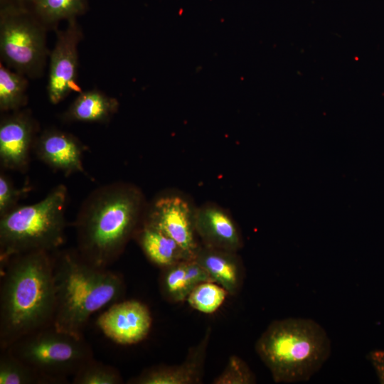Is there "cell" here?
Segmentation results:
<instances>
[{
  "mask_svg": "<svg viewBox=\"0 0 384 384\" xmlns=\"http://www.w3.org/2000/svg\"><path fill=\"white\" fill-rule=\"evenodd\" d=\"M256 377L247 363L238 356H230L223 370L213 380V384H253Z\"/></svg>",
  "mask_w": 384,
  "mask_h": 384,
  "instance_id": "24",
  "label": "cell"
},
{
  "mask_svg": "<svg viewBox=\"0 0 384 384\" xmlns=\"http://www.w3.org/2000/svg\"><path fill=\"white\" fill-rule=\"evenodd\" d=\"M75 20H70L66 29L58 32L50 55L48 95L54 105L79 88L76 82L78 44L82 33Z\"/></svg>",
  "mask_w": 384,
  "mask_h": 384,
  "instance_id": "9",
  "label": "cell"
},
{
  "mask_svg": "<svg viewBox=\"0 0 384 384\" xmlns=\"http://www.w3.org/2000/svg\"><path fill=\"white\" fill-rule=\"evenodd\" d=\"M0 384L53 383L49 378L16 357L8 349H1Z\"/></svg>",
  "mask_w": 384,
  "mask_h": 384,
  "instance_id": "18",
  "label": "cell"
},
{
  "mask_svg": "<svg viewBox=\"0 0 384 384\" xmlns=\"http://www.w3.org/2000/svg\"><path fill=\"white\" fill-rule=\"evenodd\" d=\"M83 144L73 134L48 129L37 136L33 152L42 162L65 176L84 172Z\"/></svg>",
  "mask_w": 384,
  "mask_h": 384,
  "instance_id": "12",
  "label": "cell"
},
{
  "mask_svg": "<svg viewBox=\"0 0 384 384\" xmlns=\"http://www.w3.org/2000/svg\"><path fill=\"white\" fill-rule=\"evenodd\" d=\"M208 328L201 341L190 349L185 361L176 366H158L131 378L130 384H196L203 378L206 350L210 337Z\"/></svg>",
  "mask_w": 384,
  "mask_h": 384,
  "instance_id": "13",
  "label": "cell"
},
{
  "mask_svg": "<svg viewBox=\"0 0 384 384\" xmlns=\"http://www.w3.org/2000/svg\"><path fill=\"white\" fill-rule=\"evenodd\" d=\"M30 191L31 188L28 186L17 188L11 178L1 171L0 173V217L18 206L19 201Z\"/></svg>",
  "mask_w": 384,
  "mask_h": 384,
  "instance_id": "25",
  "label": "cell"
},
{
  "mask_svg": "<svg viewBox=\"0 0 384 384\" xmlns=\"http://www.w3.org/2000/svg\"><path fill=\"white\" fill-rule=\"evenodd\" d=\"M184 261L162 269L161 290L164 297L172 302L186 301L193 289L186 276Z\"/></svg>",
  "mask_w": 384,
  "mask_h": 384,
  "instance_id": "21",
  "label": "cell"
},
{
  "mask_svg": "<svg viewBox=\"0 0 384 384\" xmlns=\"http://www.w3.org/2000/svg\"><path fill=\"white\" fill-rule=\"evenodd\" d=\"M36 124L26 112H15L0 122V163L3 169L25 172L37 137Z\"/></svg>",
  "mask_w": 384,
  "mask_h": 384,
  "instance_id": "11",
  "label": "cell"
},
{
  "mask_svg": "<svg viewBox=\"0 0 384 384\" xmlns=\"http://www.w3.org/2000/svg\"><path fill=\"white\" fill-rule=\"evenodd\" d=\"M117 99L95 90L82 92L63 114L66 122H106L117 111Z\"/></svg>",
  "mask_w": 384,
  "mask_h": 384,
  "instance_id": "17",
  "label": "cell"
},
{
  "mask_svg": "<svg viewBox=\"0 0 384 384\" xmlns=\"http://www.w3.org/2000/svg\"><path fill=\"white\" fill-rule=\"evenodd\" d=\"M67 198L66 186L58 184L40 201L0 217V264L18 254L58 250L65 241Z\"/></svg>",
  "mask_w": 384,
  "mask_h": 384,
  "instance_id": "5",
  "label": "cell"
},
{
  "mask_svg": "<svg viewBox=\"0 0 384 384\" xmlns=\"http://www.w3.org/2000/svg\"><path fill=\"white\" fill-rule=\"evenodd\" d=\"M134 236L148 260L161 269L191 259L174 239L152 227L141 223Z\"/></svg>",
  "mask_w": 384,
  "mask_h": 384,
  "instance_id": "16",
  "label": "cell"
},
{
  "mask_svg": "<svg viewBox=\"0 0 384 384\" xmlns=\"http://www.w3.org/2000/svg\"><path fill=\"white\" fill-rule=\"evenodd\" d=\"M0 348L53 325L55 289L53 252L34 251L0 264Z\"/></svg>",
  "mask_w": 384,
  "mask_h": 384,
  "instance_id": "1",
  "label": "cell"
},
{
  "mask_svg": "<svg viewBox=\"0 0 384 384\" xmlns=\"http://www.w3.org/2000/svg\"><path fill=\"white\" fill-rule=\"evenodd\" d=\"M55 289L53 326L83 337L90 318L110 304L118 302L124 291L120 274L86 261L77 249L53 252Z\"/></svg>",
  "mask_w": 384,
  "mask_h": 384,
  "instance_id": "3",
  "label": "cell"
},
{
  "mask_svg": "<svg viewBox=\"0 0 384 384\" xmlns=\"http://www.w3.org/2000/svg\"><path fill=\"white\" fill-rule=\"evenodd\" d=\"M195 228L202 245L237 252L242 238L235 221L221 208L206 204L195 210Z\"/></svg>",
  "mask_w": 384,
  "mask_h": 384,
  "instance_id": "14",
  "label": "cell"
},
{
  "mask_svg": "<svg viewBox=\"0 0 384 384\" xmlns=\"http://www.w3.org/2000/svg\"><path fill=\"white\" fill-rule=\"evenodd\" d=\"M72 381L74 384H120L123 379L115 368L93 358L77 371Z\"/></svg>",
  "mask_w": 384,
  "mask_h": 384,
  "instance_id": "23",
  "label": "cell"
},
{
  "mask_svg": "<svg viewBox=\"0 0 384 384\" xmlns=\"http://www.w3.org/2000/svg\"><path fill=\"white\" fill-rule=\"evenodd\" d=\"M151 324L148 306L135 299L112 304L97 320V325L105 336L120 345L141 342L148 336Z\"/></svg>",
  "mask_w": 384,
  "mask_h": 384,
  "instance_id": "10",
  "label": "cell"
},
{
  "mask_svg": "<svg viewBox=\"0 0 384 384\" xmlns=\"http://www.w3.org/2000/svg\"><path fill=\"white\" fill-rule=\"evenodd\" d=\"M195 210L180 196H160L146 206L141 223L174 239L193 259L200 246L195 228Z\"/></svg>",
  "mask_w": 384,
  "mask_h": 384,
  "instance_id": "8",
  "label": "cell"
},
{
  "mask_svg": "<svg viewBox=\"0 0 384 384\" xmlns=\"http://www.w3.org/2000/svg\"><path fill=\"white\" fill-rule=\"evenodd\" d=\"M26 80L23 75L0 66V109L17 111L26 102Z\"/></svg>",
  "mask_w": 384,
  "mask_h": 384,
  "instance_id": "19",
  "label": "cell"
},
{
  "mask_svg": "<svg viewBox=\"0 0 384 384\" xmlns=\"http://www.w3.org/2000/svg\"><path fill=\"white\" fill-rule=\"evenodd\" d=\"M146 206L142 191L131 183L113 182L92 191L75 222L80 255L95 267L107 268L134 235Z\"/></svg>",
  "mask_w": 384,
  "mask_h": 384,
  "instance_id": "2",
  "label": "cell"
},
{
  "mask_svg": "<svg viewBox=\"0 0 384 384\" xmlns=\"http://www.w3.org/2000/svg\"><path fill=\"white\" fill-rule=\"evenodd\" d=\"M193 259L206 270L210 280L222 286L230 295L240 291L244 271L236 252L200 245Z\"/></svg>",
  "mask_w": 384,
  "mask_h": 384,
  "instance_id": "15",
  "label": "cell"
},
{
  "mask_svg": "<svg viewBox=\"0 0 384 384\" xmlns=\"http://www.w3.org/2000/svg\"><path fill=\"white\" fill-rule=\"evenodd\" d=\"M6 349L53 384L68 383L69 376L94 358L84 337L59 331L53 325L22 337Z\"/></svg>",
  "mask_w": 384,
  "mask_h": 384,
  "instance_id": "6",
  "label": "cell"
},
{
  "mask_svg": "<svg viewBox=\"0 0 384 384\" xmlns=\"http://www.w3.org/2000/svg\"><path fill=\"white\" fill-rule=\"evenodd\" d=\"M331 349L324 328L303 318L272 321L255 343V351L274 381L284 383L309 380L329 358Z\"/></svg>",
  "mask_w": 384,
  "mask_h": 384,
  "instance_id": "4",
  "label": "cell"
},
{
  "mask_svg": "<svg viewBox=\"0 0 384 384\" xmlns=\"http://www.w3.org/2000/svg\"><path fill=\"white\" fill-rule=\"evenodd\" d=\"M0 51L3 60L23 75H37L47 55L43 27L26 12L4 10L0 22Z\"/></svg>",
  "mask_w": 384,
  "mask_h": 384,
  "instance_id": "7",
  "label": "cell"
},
{
  "mask_svg": "<svg viewBox=\"0 0 384 384\" xmlns=\"http://www.w3.org/2000/svg\"><path fill=\"white\" fill-rule=\"evenodd\" d=\"M228 294V292L220 284L207 281L195 287L186 301L195 310L209 314L223 305Z\"/></svg>",
  "mask_w": 384,
  "mask_h": 384,
  "instance_id": "22",
  "label": "cell"
},
{
  "mask_svg": "<svg viewBox=\"0 0 384 384\" xmlns=\"http://www.w3.org/2000/svg\"><path fill=\"white\" fill-rule=\"evenodd\" d=\"M42 21L52 23L75 19L85 9L87 0H28Z\"/></svg>",
  "mask_w": 384,
  "mask_h": 384,
  "instance_id": "20",
  "label": "cell"
},
{
  "mask_svg": "<svg viewBox=\"0 0 384 384\" xmlns=\"http://www.w3.org/2000/svg\"><path fill=\"white\" fill-rule=\"evenodd\" d=\"M368 359L373 366L379 382L384 384V350H374L369 352Z\"/></svg>",
  "mask_w": 384,
  "mask_h": 384,
  "instance_id": "26",
  "label": "cell"
}]
</instances>
